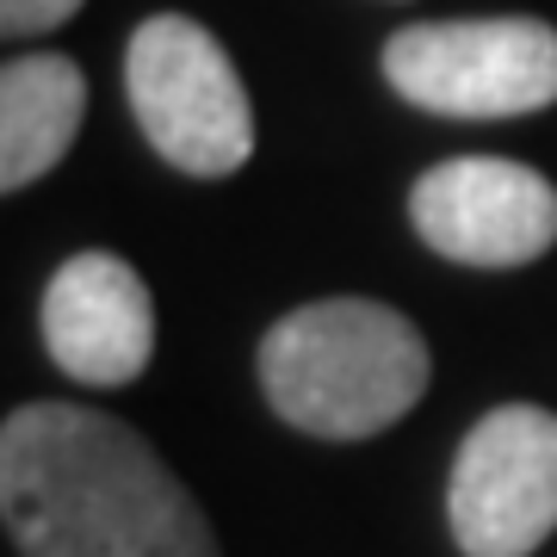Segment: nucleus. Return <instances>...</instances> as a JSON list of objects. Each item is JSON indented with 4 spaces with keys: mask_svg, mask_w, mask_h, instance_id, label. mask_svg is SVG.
<instances>
[{
    "mask_svg": "<svg viewBox=\"0 0 557 557\" xmlns=\"http://www.w3.org/2000/svg\"><path fill=\"white\" fill-rule=\"evenodd\" d=\"M0 515L25 557H218L205 508L156 446L75 403L7 416Z\"/></svg>",
    "mask_w": 557,
    "mask_h": 557,
    "instance_id": "f257e3e1",
    "label": "nucleus"
},
{
    "mask_svg": "<svg viewBox=\"0 0 557 557\" xmlns=\"http://www.w3.org/2000/svg\"><path fill=\"white\" fill-rule=\"evenodd\" d=\"M44 347L69 379L81 384H131L156 354V298L131 260L87 248V255L62 260L38 304Z\"/></svg>",
    "mask_w": 557,
    "mask_h": 557,
    "instance_id": "0eeeda50",
    "label": "nucleus"
},
{
    "mask_svg": "<svg viewBox=\"0 0 557 557\" xmlns=\"http://www.w3.org/2000/svg\"><path fill=\"white\" fill-rule=\"evenodd\" d=\"M260 391L317 440H372L428 391V341L403 310L372 298H317L260 341Z\"/></svg>",
    "mask_w": 557,
    "mask_h": 557,
    "instance_id": "f03ea898",
    "label": "nucleus"
},
{
    "mask_svg": "<svg viewBox=\"0 0 557 557\" xmlns=\"http://www.w3.org/2000/svg\"><path fill=\"white\" fill-rule=\"evenodd\" d=\"M87 75L57 50L13 57L0 69V186L25 193L44 180L81 137Z\"/></svg>",
    "mask_w": 557,
    "mask_h": 557,
    "instance_id": "6e6552de",
    "label": "nucleus"
},
{
    "mask_svg": "<svg viewBox=\"0 0 557 557\" xmlns=\"http://www.w3.org/2000/svg\"><path fill=\"white\" fill-rule=\"evenodd\" d=\"M384 81L434 119H520L557 106V32L545 20H434L384 44Z\"/></svg>",
    "mask_w": 557,
    "mask_h": 557,
    "instance_id": "20e7f679",
    "label": "nucleus"
},
{
    "mask_svg": "<svg viewBox=\"0 0 557 557\" xmlns=\"http://www.w3.org/2000/svg\"><path fill=\"white\" fill-rule=\"evenodd\" d=\"M416 236L458 267H527L557 242V186L527 161L453 156L409 193Z\"/></svg>",
    "mask_w": 557,
    "mask_h": 557,
    "instance_id": "423d86ee",
    "label": "nucleus"
},
{
    "mask_svg": "<svg viewBox=\"0 0 557 557\" xmlns=\"http://www.w3.org/2000/svg\"><path fill=\"white\" fill-rule=\"evenodd\" d=\"M124 94L168 168L223 180L255 156V106L236 62L199 20L156 13L124 44Z\"/></svg>",
    "mask_w": 557,
    "mask_h": 557,
    "instance_id": "7ed1b4c3",
    "label": "nucleus"
},
{
    "mask_svg": "<svg viewBox=\"0 0 557 557\" xmlns=\"http://www.w3.org/2000/svg\"><path fill=\"white\" fill-rule=\"evenodd\" d=\"M81 0H0V32L7 38H44L62 20H75Z\"/></svg>",
    "mask_w": 557,
    "mask_h": 557,
    "instance_id": "1a4fd4ad",
    "label": "nucleus"
},
{
    "mask_svg": "<svg viewBox=\"0 0 557 557\" xmlns=\"http://www.w3.org/2000/svg\"><path fill=\"white\" fill-rule=\"evenodd\" d=\"M465 557H533L557 533V416L502 403L465 434L446 490Z\"/></svg>",
    "mask_w": 557,
    "mask_h": 557,
    "instance_id": "39448f33",
    "label": "nucleus"
}]
</instances>
